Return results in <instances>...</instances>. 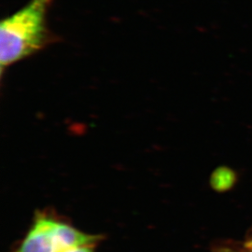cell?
Returning a JSON list of instances; mask_svg holds the SVG:
<instances>
[{"mask_svg": "<svg viewBox=\"0 0 252 252\" xmlns=\"http://www.w3.org/2000/svg\"><path fill=\"white\" fill-rule=\"evenodd\" d=\"M98 234L77 229L53 209L37 210L29 230L12 252H65L83 246H97Z\"/></svg>", "mask_w": 252, "mask_h": 252, "instance_id": "2", "label": "cell"}, {"mask_svg": "<svg viewBox=\"0 0 252 252\" xmlns=\"http://www.w3.org/2000/svg\"><path fill=\"white\" fill-rule=\"evenodd\" d=\"M54 0H30L0 23V66L4 69L43 50L57 39L47 24Z\"/></svg>", "mask_w": 252, "mask_h": 252, "instance_id": "1", "label": "cell"}, {"mask_svg": "<svg viewBox=\"0 0 252 252\" xmlns=\"http://www.w3.org/2000/svg\"><path fill=\"white\" fill-rule=\"evenodd\" d=\"M251 242H252V240H251Z\"/></svg>", "mask_w": 252, "mask_h": 252, "instance_id": "5", "label": "cell"}, {"mask_svg": "<svg viewBox=\"0 0 252 252\" xmlns=\"http://www.w3.org/2000/svg\"><path fill=\"white\" fill-rule=\"evenodd\" d=\"M213 252H252V243L249 241L244 246H234V245H222L218 246Z\"/></svg>", "mask_w": 252, "mask_h": 252, "instance_id": "3", "label": "cell"}, {"mask_svg": "<svg viewBox=\"0 0 252 252\" xmlns=\"http://www.w3.org/2000/svg\"><path fill=\"white\" fill-rule=\"evenodd\" d=\"M97 246H83V247H79L75 248L68 252H94V250Z\"/></svg>", "mask_w": 252, "mask_h": 252, "instance_id": "4", "label": "cell"}]
</instances>
